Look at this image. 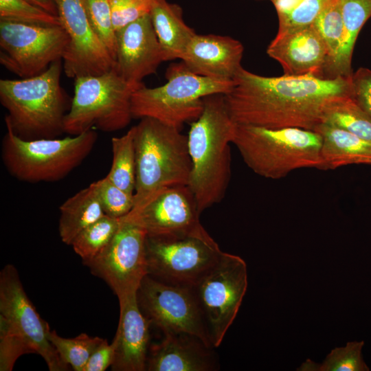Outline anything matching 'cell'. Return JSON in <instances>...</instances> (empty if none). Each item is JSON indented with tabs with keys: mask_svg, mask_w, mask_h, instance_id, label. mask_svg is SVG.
Masks as SVG:
<instances>
[{
	"mask_svg": "<svg viewBox=\"0 0 371 371\" xmlns=\"http://www.w3.org/2000/svg\"><path fill=\"white\" fill-rule=\"evenodd\" d=\"M363 341H349L346 346L335 348L322 363L306 359L297 370L300 371H369L362 356Z\"/></svg>",
	"mask_w": 371,
	"mask_h": 371,
	"instance_id": "obj_30",
	"label": "cell"
},
{
	"mask_svg": "<svg viewBox=\"0 0 371 371\" xmlns=\"http://www.w3.org/2000/svg\"><path fill=\"white\" fill-rule=\"evenodd\" d=\"M47 336L62 360L75 371L83 370L92 353L105 340L99 337H91L85 333L74 338H65L50 328Z\"/></svg>",
	"mask_w": 371,
	"mask_h": 371,
	"instance_id": "obj_29",
	"label": "cell"
},
{
	"mask_svg": "<svg viewBox=\"0 0 371 371\" xmlns=\"http://www.w3.org/2000/svg\"><path fill=\"white\" fill-rule=\"evenodd\" d=\"M0 20L41 25H62L58 16L26 0H0Z\"/></svg>",
	"mask_w": 371,
	"mask_h": 371,
	"instance_id": "obj_32",
	"label": "cell"
},
{
	"mask_svg": "<svg viewBox=\"0 0 371 371\" xmlns=\"http://www.w3.org/2000/svg\"><path fill=\"white\" fill-rule=\"evenodd\" d=\"M167 82L160 87L145 85L132 95L133 117H150L181 130L185 123L193 122L201 115L205 96L225 94L234 80L201 76L192 72L181 61L170 65L166 72Z\"/></svg>",
	"mask_w": 371,
	"mask_h": 371,
	"instance_id": "obj_7",
	"label": "cell"
},
{
	"mask_svg": "<svg viewBox=\"0 0 371 371\" xmlns=\"http://www.w3.org/2000/svg\"><path fill=\"white\" fill-rule=\"evenodd\" d=\"M331 0H302L286 15L278 18V32L306 27L315 21Z\"/></svg>",
	"mask_w": 371,
	"mask_h": 371,
	"instance_id": "obj_35",
	"label": "cell"
},
{
	"mask_svg": "<svg viewBox=\"0 0 371 371\" xmlns=\"http://www.w3.org/2000/svg\"><path fill=\"white\" fill-rule=\"evenodd\" d=\"M267 53L281 65L284 75L328 78V51L314 25L278 32Z\"/></svg>",
	"mask_w": 371,
	"mask_h": 371,
	"instance_id": "obj_18",
	"label": "cell"
},
{
	"mask_svg": "<svg viewBox=\"0 0 371 371\" xmlns=\"http://www.w3.org/2000/svg\"><path fill=\"white\" fill-rule=\"evenodd\" d=\"M200 117L191 123L188 146L192 161L188 186L202 213L224 198L231 177L229 144L237 124L231 117L224 94L203 98Z\"/></svg>",
	"mask_w": 371,
	"mask_h": 371,
	"instance_id": "obj_2",
	"label": "cell"
},
{
	"mask_svg": "<svg viewBox=\"0 0 371 371\" xmlns=\"http://www.w3.org/2000/svg\"><path fill=\"white\" fill-rule=\"evenodd\" d=\"M232 143L246 165L265 178L281 179L305 168L326 170L322 138L313 131L237 124Z\"/></svg>",
	"mask_w": 371,
	"mask_h": 371,
	"instance_id": "obj_4",
	"label": "cell"
},
{
	"mask_svg": "<svg viewBox=\"0 0 371 371\" xmlns=\"http://www.w3.org/2000/svg\"><path fill=\"white\" fill-rule=\"evenodd\" d=\"M146 236L142 227L121 218L111 241L97 256L83 264L102 279L118 299L135 294L148 274Z\"/></svg>",
	"mask_w": 371,
	"mask_h": 371,
	"instance_id": "obj_14",
	"label": "cell"
},
{
	"mask_svg": "<svg viewBox=\"0 0 371 371\" xmlns=\"http://www.w3.org/2000/svg\"><path fill=\"white\" fill-rule=\"evenodd\" d=\"M67 43L62 25L0 20V63L21 78L38 75L62 60Z\"/></svg>",
	"mask_w": 371,
	"mask_h": 371,
	"instance_id": "obj_11",
	"label": "cell"
},
{
	"mask_svg": "<svg viewBox=\"0 0 371 371\" xmlns=\"http://www.w3.org/2000/svg\"><path fill=\"white\" fill-rule=\"evenodd\" d=\"M270 1V0H269Z\"/></svg>",
	"mask_w": 371,
	"mask_h": 371,
	"instance_id": "obj_41",
	"label": "cell"
},
{
	"mask_svg": "<svg viewBox=\"0 0 371 371\" xmlns=\"http://www.w3.org/2000/svg\"><path fill=\"white\" fill-rule=\"evenodd\" d=\"M118 300L120 319L111 343L114 348L111 370L145 371L151 344V326L139 307L137 293Z\"/></svg>",
	"mask_w": 371,
	"mask_h": 371,
	"instance_id": "obj_20",
	"label": "cell"
},
{
	"mask_svg": "<svg viewBox=\"0 0 371 371\" xmlns=\"http://www.w3.org/2000/svg\"><path fill=\"white\" fill-rule=\"evenodd\" d=\"M59 210V236L68 245L82 230L106 215L92 183L68 198Z\"/></svg>",
	"mask_w": 371,
	"mask_h": 371,
	"instance_id": "obj_24",
	"label": "cell"
},
{
	"mask_svg": "<svg viewBox=\"0 0 371 371\" xmlns=\"http://www.w3.org/2000/svg\"><path fill=\"white\" fill-rule=\"evenodd\" d=\"M243 51L242 43L230 36L196 34L180 60L196 75L234 80L243 68Z\"/></svg>",
	"mask_w": 371,
	"mask_h": 371,
	"instance_id": "obj_21",
	"label": "cell"
},
{
	"mask_svg": "<svg viewBox=\"0 0 371 371\" xmlns=\"http://www.w3.org/2000/svg\"><path fill=\"white\" fill-rule=\"evenodd\" d=\"M150 15L164 60L181 59L196 34L184 22L181 7L166 0H153Z\"/></svg>",
	"mask_w": 371,
	"mask_h": 371,
	"instance_id": "obj_23",
	"label": "cell"
},
{
	"mask_svg": "<svg viewBox=\"0 0 371 371\" xmlns=\"http://www.w3.org/2000/svg\"><path fill=\"white\" fill-rule=\"evenodd\" d=\"M225 102L237 124L267 128L313 131L334 100L352 96L350 77L315 76L266 77L243 67L234 79Z\"/></svg>",
	"mask_w": 371,
	"mask_h": 371,
	"instance_id": "obj_1",
	"label": "cell"
},
{
	"mask_svg": "<svg viewBox=\"0 0 371 371\" xmlns=\"http://www.w3.org/2000/svg\"><path fill=\"white\" fill-rule=\"evenodd\" d=\"M153 0H109L115 32L150 14Z\"/></svg>",
	"mask_w": 371,
	"mask_h": 371,
	"instance_id": "obj_36",
	"label": "cell"
},
{
	"mask_svg": "<svg viewBox=\"0 0 371 371\" xmlns=\"http://www.w3.org/2000/svg\"><path fill=\"white\" fill-rule=\"evenodd\" d=\"M196 199L188 185L161 188L122 217L142 227L147 236H178L205 230Z\"/></svg>",
	"mask_w": 371,
	"mask_h": 371,
	"instance_id": "obj_15",
	"label": "cell"
},
{
	"mask_svg": "<svg viewBox=\"0 0 371 371\" xmlns=\"http://www.w3.org/2000/svg\"><path fill=\"white\" fill-rule=\"evenodd\" d=\"M106 215L121 218L134 207V194L122 190L106 177L92 183Z\"/></svg>",
	"mask_w": 371,
	"mask_h": 371,
	"instance_id": "obj_34",
	"label": "cell"
},
{
	"mask_svg": "<svg viewBox=\"0 0 371 371\" xmlns=\"http://www.w3.org/2000/svg\"><path fill=\"white\" fill-rule=\"evenodd\" d=\"M133 127L135 209L161 188L188 185L192 161L188 136L181 130L150 117L141 118Z\"/></svg>",
	"mask_w": 371,
	"mask_h": 371,
	"instance_id": "obj_5",
	"label": "cell"
},
{
	"mask_svg": "<svg viewBox=\"0 0 371 371\" xmlns=\"http://www.w3.org/2000/svg\"><path fill=\"white\" fill-rule=\"evenodd\" d=\"M112 164L106 177L125 192L134 194L135 188V149L134 127L121 137L111 139Z\"/></svg>",
	"mask_w": 371,
	"mask_h": 371,
	"instance_id": "obj_27",
	"label": "cell"
},
{
	"mask_svg": "<svg viewBox=\"0 0 371 371\" xmlns=\"http://www.w3.org/2000/svg\"><path fill=\"white\" fill-rule=\"evenodd\" d=\"M150 344L148 371H214L219 369L214 349L201 338L186 333H168Z\"/></svg>",
	"mask_w": 371,
	"mask_h": 371,
	"instance_id": "obj_19",
	"label": "cell"
},
{
	"mask_svg": "<svg viewBox=\"0 0 371 371\" xmlns=\"http://www.w3.org/2000/svg\"><path fill=\"white\" fill-rule=\"evenodd\" d=\"M322 123L371 142V117L351 95L339 97L329 103L324 110Z\"/></svg>",
	"mask_w": 371,
	"mask_h": 371,
	"instance_id": "obj_26",
	"label": "cell"
},
{
	"mask_svg": "<svg viewBox=\"0 0 371 371\" xmlns=\"http://www.w3.org/2000/svg\"><path fill=\"white\" fill-rule=\"evenodd\" d=\"M273 4L278 17L280 18L286 15L302 0H270Z\"/></svg>",
	"mask_w": 371,
	"mask_h": 371,
	"instance_id": "obj_39",
	"label": "cell"
},
{
	"mask_svg": "<svg viewBox=\"0 0 371 371\" xmlns=\"http://www.w3.org/2000/svg\"><path fill=\"white\" fill-rule=\"evenodd\" d=\"M120 225V218L104 215L82 230L71 246L82 260L87 262L95 256L111 241Z\"/></svg>",
	"mask_w": 371,
	"mask_h": 371,
	"instance_id": "obj_28",
	"label": "cell"
},
{
	"mask_svg": "<svg viewBox=\"0 0 371 371\" xmlns=\"http://www.w3.org/2000/svg\"><path fill=\"white\" fill-rule=\"evenodd\" d=\"M1 143L3 163L14 178L28 183L54 182L67 177L91 153L95 130L64 138L25 140L8 125Z\"/></svg>",
	"mask_w": 371,
	"mask_h": 371,
	"instance_id": "obj_6",
	"label": "cell"
},
{
	"mask_svg": "<svg viewBox=\"0 0 371 371\" xmlns=\"http://www.w3.org/2000/svg\"><path fill=\"white\" fill-rule=\"evenodd\" d=\"M62 60L41 74L0 80V102L8 111L5 125L25 140L57 138L64 133L68 98L60 85Z\"/></svg>",
	"mask_w": 371,
	"mask_h": 371,
	"instance_id": "obj_3",
	"label": "cell"
},
{
	"mask_svg": "<svg viewBox=\"0 0 371 371\" xmlns=\"http://www.w3.org/2000/svg\"><path fill=\"white\" fill-rule=\"evenodd\" d=\"M223 253L206 230L178 236H146L147 275L164 282L192 286Z\"/></svg>",
	"mask_w": 371,
	"mask_h": 371,
	"instance_id": "obj_9",
	"label": "cell"
},
{
	"mask_svg": "<svg viewBox=\"0 0 371 371\" xmlns=\"http://www.w3.org/2000/svg\"><path fill=\"white\" fill-rule=\"evenodd\" d=\"M89 23L113 59L116 52V32L113 27L109 0H83Z\"/></svg>",
	"mask_w": 371,
	"mask_h": 371,
	"instance_id": "obj_33",
	"label": "cell"
},
{
	"mask_svg": "<svg viewBox=\"0 0 371 371\" xmlns=\"http://www.w3.org/2000/svg\"><path fill=\"white\" fill-rule=\"evenodd\" d=\"M68 36L63 69L69 78L98 75L112 69L115 60L93 31L83 0H55Z\"/></svg>",
	"mask_w": 371,
	"mask_h": 371,
	"instance_id": "obj_16",
	"label": "cell"
},
{
	"mask_svg": "<svg viewBox=\"0 0 371 371\" xmlns=\"http://www.w3.org/2000/svg\"><path fill=\"white\" fill-rule=\"evenodd\" d=\"M137 300L150 326L161 334L190 333L212 346L192 286L164 282L146 275L137 291Z\"/></svg>",
	"mask_w": 371,
	"mask_h": 371,
	"instance_id": "obj_12",
	"label": "cell"
},
{
	"mask_svg": "<svg viewBox=\"0 0 371 371\" xmlns=\"http://www.w3.org/2000/svg\"><path fill=\"white\" fill-rule=\"evenodd\" d=\"M352 97L371 117V70L361 67L350 76Z\"/></svg>",
	"mask_w": 371,
	"mask_h": 371,
	"instance_id": "obj_37",
	"label": "cell"
},
{
	"mask_svg": "<svg viewBox=\"0 0 371 371\" xmlns=\"http://www.w3.org/2000/svg\"><path fill=\"white\" fill-rule=\"evenodd\" d=\"M314 131L322 138L321 155L326 170L371 164V142L326 123H321Z\"/></svg>",
	"mask_w": 371,
	"mask_h": 371,
	"instance_id": "obj_22",
	"label": "cell"
},
{
	"mask_svg": "<svg viewBox=\"0 0 371 371\" xmlns=\"http://www.w3.org/2000/svg\"><path fill=\"white\" fill-rule=\"evenodd\" d=\"M113 359V346L105 339L92 353L82 371H104L111 366Z\"/></svg>",
	"mask_w": 371,
	"mask_h": 371,
	"instance_id": "obj_38",
	"label": "cell"
},
{
	"mask_svg": "<svg viewBox=\"0 0 371 371\" xmlns=\"http://www.w3.org/2000/svg\"><path fill=\"white\" fill-rule=\"evenodd\" d=\"M313 25L326 45L330 57L327 76L331 78V71L339 56L344 34L339 0H331Z\"/></svg>",
	"mask_w": 371,
	"mask_h": 371,
	"instance_id": "obj_31",
	"label": "cell"
},
{
	"mask_svg": "<svg viewBox=\"0 0 371 371\" xmlns=\"http://www.w3.org/2000/svg\"><path fill=\"white\" fill-rule=\"evenodd\" d=\"M28 2L45 10V11L58 16V8L55 0H26Z\"/></svg>",
	"mask_w": 371,
	"mask_h": 371,
	"instance_id": "obj_40",
	"label": "cell"
},
{
	"mask_svg": "<svg viewBox=\"0 0 371 371\" xmlns=\"http://www.w3.org/2000/svg\"><path fill=\"white\" fill-rule=\"evenodd\" d=\"M165 61L150 14L116 32L115 69L126 81L142 85Z\"/></svg>",
	"mask_w": 371,
	"mask_h": 371,
	"instance_id": "obj_17",
	"label": "cell"
},
{
	"mask_svg": "<svg viewBox=\"0 0 371 371\" xmlns=\"http://www.w3.org/2000/svg\"><path fill=\"white\" fill-rule=\"evenodd\" d=\"M344 25L343 40L330 76L350 77L355 44L363 25L371 16V0H339Z\"/></svg>",
	"mask_w": 371,
	"mask_h": 371,
	"instance_id": "obj_25",
	"label": "cell"
},
{
	"mask_svg": "<svg viewBox=\"0 0 371 371\" xmlns=\"http://www.w3.org/2000/svg\"><path fill=\"white\" fill-rule=\"evenodd\" d=\"M192 287L210 340L218 348L235 319L246 293L247 265L240 257L223 252Z\"/></svg>",
	"mask_w": 371,
	"mask_h": 371,
	"instance_id": "obj_10",
	"label": "cell"
},
{
	"mask_svg": "<svg viewBox=\"0 0 371 371\" xmlns=\"http://www.w3.org/2000/svg\"><path fill=\"white\" fill-rule=\"evenodd\" d=\"M74 95L64 120V133L77 135L89 130L114 132L133 118V92L144 85L124 80L115 69L76 78Z\"/></svg>",
	"mask_w": 371,
	"mask_h": 371,
	"instance_id": "obj_8",
	"label": "cell"
},
{
	"mask_svg": "<svg viewBox=\"0 0 371 371\" xmlns=\"http://www.w3.org/2000/svg\"><path fill=\"white\" fill-rule=\"evenodd\" d=\"M0 326L20 338L31 353L41 355L49 371L69 370L48 339V324L40 317L23 289L16 269L10 264L0 273Z\"/></svg>",
	"mask_w": 371,
	"mask_h": 371,
	"instance_id": "obj_13",
	"label": "cell"
}]
</instances>
